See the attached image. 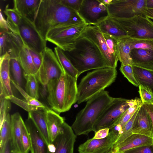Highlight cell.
<instances>
[{
	"mask_svg": "<svg viewBox=\"0 0 153 153\" xmlns=\"http://www.w3.org/2000/svg\"><path fill=\"white\" fill-rule=\"evenodd\" d=\"M0 27L1 31H9L6 19L4 18L0 9Z\"/></svg>",
	"mask_w": 153,
	"mask_h": 153,
	"instance_id": "cell-51",
	"label": "cell"
},
{
	"mask_svg": "<svg viewBox=\"0 0 153 153\" xmlns=\"http://www.w3.org/2000/svg\"><path fill=\"white\" fill-rule=\"evenodd\" d=\"M0 35V58L8 53L10 59H18L20 51L25 46L19 34L1 31Z\"/></svg>",
	"mask_w": 153,
	"mask_h": 153,
	"instance_id": "cell-16",
	"label": "cell"
},
{
	"mask_svg": "<svg viewBox=\"0 0 153 153\" xmlns=\"http://www.w3.org/2000/svg\"><path fill=\"white\" fill-rule=\"evenodd\" d=\"M10 69L13 78L12 79L16 84L21 87L22 84V70L23 69L17 59H10Z\"/></svg>",
	"mask_w": 153,
	"mask_h": 153,
	"instance_id": "cell-35",
	"label": "cell"
},
{
	"mask_svg": "<svg viewBox=\"0 0 153 153\" xmlns=\"http://www.w3.org/2000/svg\"><path fill=\"white\" fill-rule=\"evenodd\" d=\"M81 36L88 39L97 46L109 68H116L118 59L109 48L102 33L97 26L88 25Z\"/></svg>",
	"mask_w": 153,
	"mask_h": 153,
	"instance_id": "cell-13",
	"label": "cell"
},
{
	"mask_svg": "<svg viewBox=\"0 0 153 153\" xmlns=\"http://www.w3.org/2000/svg\"><path fill=\"white\" fill-rule=\"evenodd\" d=\"M16 153H17V152H16Z\"/></svg>",
	"mask_w": 153,
	"mask_h": 153,
	"instance_id": "cell-57",
	"label": "cell"
},
{
	"mask_svg": "<svg viewBox=\"0 0 153 153\" xmlns=\"http://www.w3.org/2000/svg\"><path fill=\"white\" fill-rule=\"evenodd\" d=\"M47 128L51 143L62 131L64 118L48 108L45 110Z\"/></svg>",
	"mask_w": 153,
	"mask_h": 153,
	"instance_id": "cell-24",
	"label": "cell"
},
{
	"mask_svg": "<svg viewBox=\"0 0 153 153\" xmlns=\"http://www.w3.org/2000/svg\"><path fill=\"white\" fill-rule=\"evenodd\" d=\"M15 152L11 138L6 142L0 153H14Z\"/></svg>",
	"mask_w": 153,
	"mask_h": 153,
	"instance_id": "cell-50",
	"label": "cell"
},
{
	"mask_svg": "<svg viewBox=\"0 0 153 153\" xmlns=\"http://www.w3.org/2000/svg\"><path fill=\"white\" fill-rule=\"evenodd\" d=\"M83 0H60L61 2L66 6L78 12Z\"/></svg>",
	"mask_w": 153,
	"mask_h": 153,
	"instance_id": "cell-45",
	"label": "cell"
},
{
	"mask_svg": "<svg viewBox=\"0 0 153 153\" xmlns=\"http://www.w3.org/2000/svg\"><path fill=\"white\" fill-rule=\"evenodd\" d=\"M100 1L108 7L111 4L113 1V0H99Z\"/></svg>",
	"mask_w": 153,
	"mask_h": 153,
	"instance_id": "cell-55",
	"label": "cell"
},
{
	"mask_svg": "<svg viewBox=\"0 0 153 153\" xmlns=\"http://www.w3.org/2000/svg\"><path fill=\"white\" fill-rule=\"evenodd\" d=\"M64 52L80 75L89 70L109 68L97 46L81 36L72 50Z\"/></svg>",
	"mask_w": 153,
	"mask_h": 153,
	"instance_id": "cell-3",
	"label": "cell"
},
{
	"mask_svg": "<svg viewBox=\"0 0 153 153\" xmlns=\"http://www.w3.org/2000/svg\"><path fill=\"white\" fill-rule=\"evenodd\" d=\"M123 153H153V144L133 148L126 150Z\"/></svg>",
	"mask_w": 153,
	"mask_h": 153,
	"instance_id": "cell-44",
	"label": "cell"
},
{
	"mask_svg": "<svg viewBox=\"0 0 153 153\" xmlns=\"http://www.w3.org/2000/svg\"><path fill=\"white\" fill-rule=\"evenodd\" d=\"M17 59L23 69L24 75H36L38 71L33 64L29 49L26 46H25L22 49Z\"/></svg>",
	"mask_w": 153,
	"mask_h": 153,
	"instance_id": "cell-28",
	"label": "cell"
},
{
	"mask_svg": "<svg viewBox=\"0 0 153 153\" xmlns=\"http://www.w3.org/2000/svg\"><path fill=\"white\" fill-rule=\"evenodd\" d=\"M140 107L136 111L129 120L122 127L120 134L113 147L118 145L133 134L132 128L133 124Z\"/></svg>",
	"mask_w": 153,
	"mask_h": 153,
	"instance_id": "cell-34",
	"label": "cell"
},
{
	"mask_svg": "<svg viewBox=\"0 0 153 153\" xmlns=\"http://www.w3.org/2000/svg\"><path fill=\"white\" fill-rule=\"evenodd\" d=\"M21 143L23 153H29L30 151V140L25 123L23 124L22 127Z\"/></svg>",
	"mask_w": 153,
	"mask_h": 153,
	"instance_id": "cell-41",
	"label": "cell"
},
{
	"mask_svg": "<svg viewBox=\"0 0 153 153\" xmlns=\"http://www.w3.org/2000/svg\"><path fill=\"white\" fill-rule=\"evenodd\" d=\"M45 110H39L29 112L28 118L32 120L49 145L51 142L48 130Z\"/></svg>",
	"mask_w": 153,
	"mask_h": 153,
	"instance_id": "cell-25",
	"label": "cell"
},
{
	"mask_svg": "<svg viewBox=\"0 0 153 153\" xmlns=\"http://www.w3.org/2000/svg\"><path fill=\"white\" fill-rule=\"evenodd\" d=\"M146 7L153 9V0H146Z\"/></svg>",
	"mask_w": 153,
	"mask_h": 153,
	"instance_id": "cell-54",
	"label": "cell"
},
{
	"mask_svg": "<svg viewBox=\"0 0 153 153\" xmlns=\"http://www.w3.org/2000/svg\"><path fill=\"white\" fill-rule=\"evenodd\" d=\"M143 16L153 20V9L145 8L143 13Z\"/></svg>",
	"mask_w": 153,
	"mask_h": 153,
	"instance_id": "cell-53",
	"label": "cell"
},
{
	"mask_svg": "<svg viewBox=\"0 0 153 153\" xmlns=\"http://www.w3.org/2000/svg\"><path fill=\"white\" fill-rule=\"evenodd\" d=\"M110 17L125 31L128 37L137 39H153V22L147 17L137 15L125 19Z\"/></svg>",
	"mask_w": 153,
	"mask_h": 153,
	"instance_id": "cell-7",
	"label": "cell"
},
{
	"mask_svg": "<svg viewBox=\"0 0 153 153\" xmlns=\"http://www.w3.org/2000/svg\"><path fill=\"white\" fill-rule=\"evenodd\" d=\"M11 101L0 96V124L2 126L11 108Z\"/></svg>",
	"mask_w": 153,
	"mask_h": 153,
	"instance_id": "cell-39",
	"label": "cell"
},
{
	"mask_svg": "<svg viewBox=\"0 0 153 153\" xmlns=\"http://www.w3.org/2000/svg\"><path fill=\"white\" fill-rule=\"evenodd\" d=\"M5 98L9 100L11 102L17 105L28 112L39 110H43L39 108L31 106L25 99H20L14 95Z\"/></svg>",
	"mask_w": 153,
	"mask_h": 153,
	"instance_id": "cell-40",
	"label": "cell"
},
{
	"mask_svg": "<svg viewBox=\"0 0 153 153\" xmlns=\"http://www.w3.org/2000/svg\"><path fill=\"white\" fill-rule=\"evenodd\" d=\"M129 42L131 49L134 48L150 50L153 51V39H137L126 37Z\"/></svg>",
	"mask_w": 153,
	"mask_h": 153,
	"instance_id": "cell-36",
	"label": "cell"
},
{
	"mask_svg": "<svg viewBox=\"0 0 153 153\" xmlns=\"http://www.w3.org/2000/svg\"><path fill=\"white\" fill-rule=\"evenodd\" d=\"M114 98L104 90L88 100L76 115L71 127L76 135H88Z\"/></svg>",
	"mask_w": 153,
	"mask_h": 153,
	"instance_id": "cell-4",
	"label": "cell"
},
{
	"mask_svg": "<svg viewBox=\"0 0 153 153\" xmlns=\"http://www.w3.org/2000/svg\"><path fill=\"white\" fill-rule=\"evenodd\" d=\"M30 140L31 153H49L48 145L33 123L28 118L25 123Z\"/></svg>",
	"mask_w": 153,
	"mask_h": 153,
	"instance_id": "cell-17",
	"label": "cell"
},
{
	"mask_svg": "<svg viewBox=\"0 0 153 153\" xmlns=\"http://www.w3.org/2000/svg\"><path fill=\"white\" fill-rule=\"evenodd\" d=\"M24 76L27 81L25 87L26 92L32 97L38 100L39 98V86L36 75L24 74Z\"/></svg>",
	"mask_w": 153,
	"mask_h": 153,
	"instance_id": "cell-33",
	"label": "cell"
},
{
	"mask_svg": "<svg viewBox=\"0 0 153 153\" xmlns=\"http://www.w3.org/2000/svg\"><path fill=\"white\" fill-rule=\"evenodd\" d=\"M146 0H113L107 7L111 17L128 19L137 15L142 16Z\"/></svg>",
	"mask_w": 153,
	"mask_h": 153,
	"instance_id": "cell-10",
	"label": "cell"
},
{
	"mask_svg": "<svg viewBox=\"0 0 153 153\" xmlns=\"http://www.w3.org/2000/svg\"><path fill=\"white\" fill-rule=\"evenodd\" d=\"M139 92L143 103L153 104V94L141 86H139Z\"/></svg>",
	"mask_w": 153,
	"mask_h": 153,
	"instance_id": "cell-43",
	"label": "cell"
},
{
	"mask_svg": "<svg viewBox=\"0 0 153 153\" xmlns=\"http://www.w3.org/2000/svg\"><path fill=\"white\" fill-rule=\"evenodd\" d=\"M153 144V138L137 134H133L123 142L111 150L115 153H123L128 150L137 147Z\"/></svg>",
	"mask_w": 153,
	"mask_h": 153,
	"instance_id": "cell-20",
	"label": "cell"
},
{
	"mask_svg": "<svg viewBox=\"0 0 153 153\" xmlns=\"http://www.w3.org/2000/svg\"><path fill=\"white\" fill-rule=\"evenodd\" d=\"M77 80L65 72L48 82L47 100L52 110L59 114L65 112L77 102Z\"/></svg>",
	"mask_w": 153,
	"mask_h": 153,
	"instance_id": "cell-2",
	"label": "cell"
},
{
	"mask_svg": "<svg viewBox=\"0 0 153 153\" xmlns=\"http://www.w3.org/2000/svg\"><path fill=\"white\" fill-rule=\"evenodd\" d=\"M11 83L20 92L25 100L28 104L32 106L40 108L45 110L49 108L45 105L41 103L38 100L33 98L29 95L22 87L16 84L12 79H11Z\"/></svg>",
	"mask_w": 153,
	"mask_h": 153,
	"instance_id": "cell-37",
	"label": "cell"
},
{
	"mask_svg": "<svg viewBox=\"0 0 153 153\" xmlns=\"http://www.w3.org/2000/svg\"><path fill=\"white\" fill-rule=\"evenodd\" d=\"M120 70L129 82L134 86L139 87V85L134 76L132 65H121Z\"/></svg>",
	"mask_w": 153,
	"mask_h": 153,
	"instance_id": "cell-38",
	"label": "cell"
},
{
	"mask_svg": "<svg viewBox=\"0 0 153 153\" xmlns=\"http://www.w3.org/2000/svg\"><path fill=\"white\" fill-rule=\"evenodd\" d=\"M135 78L139 85L153 94V70L132 65Z\"/></svg>",
	"mask_w": 153,
	"mask_h": 153,
	"instance_id": "cell-27",
	"label": "cell"
},
{
	"mask_svg": "<svg viewBox=\"0 0 153 153\" xmlns=\"http://www.w3.org/2000/svg\"><path fill=\"white\" fill-rule=\"evenodd\" d=\"M11 117L8 113L0 127V151L2 150L7 141L11 138Z\"/></svg>",
	"mask_w": 153,
	"mask_h": 153,
	"instance_id": "cell-32",
	"label": "cell"
},
{
	"mask_svg": "<svg viewBox=\"0 0 153 153\" xmlns=\"http://www.w3.org/2000/svg\"><path fill=\"white\" fill-rule=\"evenodd\" d=\"M10 56L8 53L0 58V96L5 98L13 95L10 84Z\"/></svg>",
	"mask_w": 153,
	"mask_h": 153,
	"instance_id": "cell-19",
	"label": "cell"
},
{
	"mask_svg": "<svg viewBox=\"0 0 153 153\" xmlns=\"http://www.w3.org/2000/svg\"><path fill=\"white\" fill-rule=\"evenodd\" d=\"M76 135L65 122L62 131L48 145L49 153H73Z\"/></svg>",
	"mask_w": 153,
	"mask_h": 153,
	"instance_id": "cell-15",
	"label": "cell"
},
{
	"mask_svg": "<svg viewBox=\"0 0 153 153\" xmlns=\"http://www.w3.org/2000/svg\"><path fill=\"white\" fill-rule=\"evenodd\" d=\"M4 12L7 16L6 20L9 31L19 34L18 26L21 16L13 8H9L8 5L6 6Z\"/></svg>",
	"mask_w": 153,
	"mask_h": 153,
	"instance_id": "cell-31",
	"label": "cell"
},
{
	"mask_svg": "<svg viewBox=\"0 0 153 153\" xmlns=\"http://www.w3.org/2000/svg\"><path fill=\"white\" fill-rule=\"evenodd\" d=\"M107 153H115L113 152L111 150Z\"/></svg>",
	"mask_w": 153,
	"mask_h": 153,
	"instance_id": "cell-56",
	"label": "cell"
},
{
	"mask_svg": "<svg viewBox=\"0 0 153 153\" xmlns=\"http://www.w3.org/2000/svg\"><path fill=\"white\" fill-rule=\"evenodd\" d=\"M88 25L85 23L74 25H62L50 30L46 40L56 45L64 51L72 50L77 40Z\"/></svg>",
	"mask_w": 153,
	"mask_h": 153,
	"instance_id": "cell-6",
	"label": "cell"
},
{
	"mask_svg": "<svg viewBox=\"0 0 153 153\" xmlns=\"http://www.w3.org/2000/svg\"><path fill=\"white\" fill-rule=\"evenodd\" d=\"M130 56L132 65L153 70V51L134 48L131 51Z\"/></svg>",
	"mask_w": 153,
	"mask_h": 153,
	"instance_id": "cell-22",
	"label": "cell"
},
{
	"mask_svg": "<svg viewBox=\"0 0 153 153\" xmlns=\"http://www.w3.org/2000/svg\"><path fill=\"white\" fill-rule=\"evenodd\" d=\"M77 12L88 25L95 26L109 16L107 7L99 0H83Z\"/></svg>",
	"mask_w": 153,
	"mask_h": 153,
	"instance_id": "cell-12",
	"label": "cell"
},
{
	"mask_svg": "<svg viewBox=\"0 0 153 153\" xmlns=\"http://www.w3.org/2000/svg\"><path fill=\"white\" fill-rule=\"evenodd\" d=\"M42 0H14L13 8L21 16L34 24Z\"/></svg>",
	"mask_w": 153,
	"mask_h": 153,
	"instance_id": "cell-18",
	"label": "cell"
},
{
	"mask_svg": "<svg viewBox=\"0 0 153 153\" xmlns=\"http://www.w3.org/2000/svg\"><path fill=\"white\" fill-rule=\"evenodd\" d=\"M84 23L77 11L63 4L60 0H42L34 25L46 40L48 32L57 26Z\"/></svg>",
	"mask_w": 153,
	"mask_h": 153,
	"instance_id": "cell-1",
	"label": "cell"
},
{
	"mask_svg": "<svg viewBox=\"0 0 153 153\" xmlns=\"http://www.w3.org/2000/svg\"><path fill=\"white\" fill-rule=\"evenodd\" d=\"M11 120V140L14 151L18 153H23L21 136L23 125L25 123L18 112L10 116Z\"/></svg>",
	"mask_w": 153,
	"mask_h": 153,
	"instance_id": "cell-23",
	"label": "cell"
},
{
	"mask_svg": "<svg viewBox=\"0 0 153 153\" xmlns=\"http://www.w3.org/2000/svg\"><path fill=\"white\" fill-rule=\"evenodd\" d=\"M132 131L133 134H142L153 138L149 117L143 104L140 107L135 119Z\"/></svg>",
	"mask_w": 153,
	"mask_h": 153,
	"instance_id": "cell-21",
	"label": "cell"
},
{
	"mask_svg": "<svg viewBox=\"0 0 153 153\" xmlns=\"http://www.w3.org/2000/svg\"><path fill=\"white\" fill-rule=\"evenodd\" d=\"M120 136L119 133L110 129L105 138L89 139L80 144L78 148L79 153H107L111 149Z\"/></svg>",
	"mask_w": 153,
	"mask_h": 153,
	"instance_id": "cell-14",
	"label": "cell"
},
{
	"mask_svg": "<svg viewBox=\"0 0 153 153\" xmlns=\"http://www.w3.org/2000/svg\"><path fill=\"white\" fill-rule=\"evenodd\" d=\"M143 105L146 108L149 117L153 136V104L143 103Z\"/></svg>",
	"mask_w": 153,
	"mask_h": 153,
	"instance_id": "cell-48",
	"label": "cell"
},
{
	"mask_svg": "<svg viewBox=\"0 0 153 153\" xmlns=\"http://www.w3.org/2000/svg\"><path fill=\"white\" fill-rule=\"evenodd\" d=\"M109 48L113 53L118 58V39L109 35L102 34Z\"/></svg>",
	"mask_w": 153,
	"mask_h": 153,
	"instance_id": "cell-42",
	"label": "cell"
},
{
	"mask_svg": "<svg viewBox=\"0 0 153 153\" xmlns=\"http://www.w3.org/2000/svg\"><path fill=\"white\" fill-rule=\"evenodd\" d=\"M117 75L116 68H106L88 72L81 80L77 86V102L87 101L110 85Z\"/></svg>",
	"mask_w": 153,
	"mask_h": 153,
	"instance_id": "cell-5",
	"label": "cell"
},
{
	"mask_svg": "<svg viewBox=\"0 0 153 153\" xmlns=\"http://www.w3.org/2000/svg\"><path fill=\"white\" fill-rule=\"evenodd\" d=\"M134 114V113L131 114L129 113L126 110L121 116L115 125L119 124L122 128L129 120Z\"/></svg>",
	"mask_w": 153,
	"mask_h": 153,
	"instance_id": "cell-47",
	"label": "cell"
},
{
	"mask_svg": "<svg viewBox=\"0 0 153 153\" xmlns=\"http://www.w3.org/2000/svg\"><path fill=\"white\" fill-rule=\"evenodd\" d=\"M126 37L118 40V58L121 65H132V59L130 56L131 49L130 45Z\"/></svg>",
	"mask_w": 153,
	"mask_h": 153,
	"instance_id": "cell-29",
	"label": "cell"
},
{
	"mask_svg": "<svg viewBox=\"0 0 153 153\" xmlns=\"http://www.w3.org/2000/svg\"><path fill=\"white\" fill-rule=\"evenodd\" d=\"M29 51L32 57L33 64L38 71L40 67L42 62V54H38L30 49H29Z\"/></svg>",
	"mask_w": 153,
	"mask_h": 153,
	"instance_id": "cell-46",
	"label": "cell"
},
{
	"mask_svg": "<svg viewBox=\"0 0 153 153\" xmlns=\"http://www.w3.org/2000/svg\"><path fill=\"white\" fill-rule=\"evenodd\" d=\"M129 107H133L135 106H141L143 102L140 98L136 97L135 99L128 100L127 102Z\"/></svg>",
	"mask_w": 153,
	"mask_h": 153,
	"instance_id": "cell-52",
	"label": "cell"
},
{
	"mask_svg": "<svg viewBox=\"0 0 153 153\" xmlns=\"http://www.w3.org/2000/svg\"><path fill=\"white\" fill-rule=\"evenodd\" d=\"M110 130V129L108 128L100 129L95 133V135L93 138L96 139L105 138L108 135Z\"/></svg>",
	"mask_w": 153,
	"mask_h": 153,
	"instance_id": "cell-49",
	"label": "cell"
},
{
	"mask_svg": "<svg viewBox=\"0 0 153 153\" xmlns=\"http://www.w3.org/2000/svg\"><path fill=\"white\" fill-rule=\"evenodd\" d=\"M54 52L65 71L77 79L80 75L66 56L64 51L56 47L54 48Z\"/></svg>",
	"mask_w": 153,
	"mask_h": 153,
	"instance_id": "cell-30",
	"label": "cell"
},
{
	"mask_svg": "<svg viewBox=\"0 0 153 153\" xmlns=\"http://www.w3.org/2000/svg\"><path fill=\"white\" fill-rule=\"evenodd\" d=\"M95 26L102 34L109 35L118 39L128 36L125 31L109 16Z\"/></svg>",
	"mask_w": 153,
	"mask_h": 153,
	"instance_id": "cell-26",
	"label": "cell"
},
{
	"mask_svg": "<svg viewBox=\"0 0 153 153\" xmlns=\"http://www.w3.org/2000/svg\"><path fill=\"white\" fill-rule=\"evenodd\" d=\"M128 99L121 97L114 98L95 123L93 131L95 133L101 129H110L119 120L129 107Z\"/></svg>",
	"mask_w": 153,
	"mask_h": 153,
	"instance_id": "cell-9",
	"label": "cell"
},
{
	"mask_svg": "<svg viewBox=\"0 0 153 153\" xmlns=\"http://www.w3.org/2000/svg\"><path fill=\"white\" fill-rule=\"evenodd\" d=\"M42 56V63L36 76L41 84L46 86L50 81L59 78L65 71L51 49L47 47Z\"/></svg>",
	"mask_w": 153,
	"mask_h": 153,
	"instance_id": "cell-8",
	"label": "cell"
},
{
	"mask_svg": "<svg viewBox=\"0 0 153 153\" xmlns=\"http://www.w3.org/2000/svg\"><path fill=\"white\" fill-rule=\"evenodd\" d=\"M18 29L25 45L29 49L42 55L47 47V41L43 38L33 23L21 16Z\"/></svg>",
	"mask_w": 153,
	"mask_h": 153,
	"instance_id": "cell-11",
	"label": "cell"
}]
</instances>
